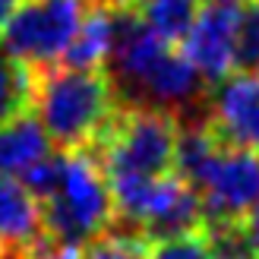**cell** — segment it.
I'll use <instances>...</instances> for the list:
<instances>
[{
	"instance_id": "cell-22",
	"label": "cell",
	"mask_w": 259,
	"mask_h": 259,
	"mask_svg": "<svg viewBox=\"0 0 259 259\" xmlns=\"http://www.w3.org/2000/svg\"><path fill=\"white\" fill-rule=\"evenodd\" d=\"M237 4H259V0H237Z\"/></svg>"
},
{
	"instance_id": "cell-19",
	"label": "cell",
	"mask_w": 259,
	"mask_h": 259,
	"mask_svg": "<svg viewBox=\"0 0 259 259\" xmlns=\"http://www.w3.org/2000/svg\"><path fill=\"white\" fill-rule=\"evenodd\" d=\"M243 228H247V234H250L253 247H256V253H259V199L253 202V209L243 215Z\"/></svg>"
},
{
	"instance_id": "cell-5",
	"label": "cell",
	"mask_w": 259,
	"mask_h": 259,
	"mask_svg": "<svg viewBox=\"0 0 259 259\" xmlns=\"http://www.w3.org/2000/svg\"><path fill=\"white\" fill-rule=\"evenodd\" d=\"M243 16V4L237 0H205L193 19L187 38L180 41L184 54L193 70L202 76V82L218 85L234 73V41L237 25Z\"/></svg>"
},
{
	"instance_id": "cell-12",
	"label": "cell",
	"mask_w": 259,
	"mask_h": 259,
	"mask_svg": "<svg viewBox=\"0 0 259 259\" xmlns=\"http://www.w3.org/2000/svg\"><path fill=\"white\" fill-rule=\"evenodd\" d=\"M136 13L152 35H158L164 45L174 48L187 38L199 13V0H146Z\"/></svg>"
},
{
	"instance_id": "cell-8",
	"label": "cell",
	"mask_w": 259,
	"mask_h": 259,
	"mask_svg": "<svg viewBox=\"0 0 259 259\" xmlns=\"http://www.w3.org/2000/svg\"><path fill=\"white\" fill-rule=\"evenodd\" d=\"M45 240L41 202L22 187V180L0 177V250L7 256H29Z\"/></svg>"
},
{
	"instance_id": "cell-18",
	"label": "cell",
	"mask_w": 259,
	"mask_h": 259,
	"mask_svg": "<svg viewBox=\"0 0 259 259\" xmlns=\"http://www.w3.org/2000/svg\"><path fill=\"white\" fill-rule=\"evenodd\" d=\"M10 259H82V250H67V247H54V243H41L35 253L29 256H10Z\"/></svg>"
},
{
	"instance_id": "cell-20",
	"label": "cell",
	"mask_w": 259,
	"mask_h": 259,
	"mask_svg": "<svg viewBox=\"0 0 259 259\" xmlns=\"http://www.w3.org/2000/svg\"><path fill=\"white\" fill-rule=\"evenodd\" d=\"M95 4L108 7V10H139L146 0H95Z\"/></svg>"
},
{
	"instance_id": "cell-2",
	"label": "cell",
	"mask_w": 259,
	"mask_h": 259,
	"mask_svg": "<svg viewBox=\"0 0 259 259\" xmlns=\"http://www.w3.org/2000/svg\"><path fill=\"white\" fill-rule=\"evenodd\" d=\"M41 222L48 243L67 250H82L111 231V187L92 149L63 152L57 184L41 199Z\"/></svg>"
},
{
	"instance_id": "cell-21",
	"label": "cell",
	"mask_w": 259,
	"mask_h": 259,
	"mask_svg": "<svg viewBox=\"0 0 259 259\" xmlns=\"http://www.w3.org/2000/svg\"><path fill=\"white\" fill-rule=\"evenodd\" d=\"M16 4L19 0H0V29L7 25V19L13 16V10H16Z\"/></svg>"
},
{
	"instance_id": "cell-14",
	"label": "cell",
	"mask_w": 259,
	"mask_h": 259,
	"mask_svg": "<svg viewBox=\"0 0 259 259\" xmlns=\"http://www.w3.org/2000/svg\"><path fill=\"white\" fill-rule=\"evenodd\" d=\"M202 234L209 240L212 259H259L247 228H243V218H234V222H205Z\"/></svg>"
},
{
	"instance_id": "cell-17",
	"label": "cell",
	"mask_w": 259,
	"mask_h": 259,
	"mask_svg": "<svg viewBox=\"0 0 259 259\" xmlns=\"http://www.w3.org/2000/svg\"><path fill=\"white\" fill-rule=\"evenodd\" d=\"M146 259H212V253H209V240L199 228V231H190V234L149 243Z\"/></svg>"
},
{
	"instance_id": "cell-16",
	"label": "cell",
	"mask_w": 259,
	"mask_h": 259,
	"mask_svg": "<svg viewBox=\"0 0 259 259\" xmlns=\"http://www.w3.org/2000/svg\"><path fill=\"white\" fill-rule=\"evenodd\" d=\"M149 243L139 234L126 231H108L82 247V259H146Z\"/></svg>"
},
{
	"instance_id": "cell-1",
	"label": "cell",
	"mask_w": 259,
	"mask_h": 259,
	"mask_svg": "<svg viewBox=\"0 0 259 259\" xmlns=\"http://www.w3.org/2000/svg\"><path fill=\"white\" fill-rule=\"evenodd\" d=\"M32 108L48 139L60 152H76L95 146L101 130L120 108V95L105 67L70 70L57 63L35 73Z\"/></svg>"
},
{
	"instance_id": "cell-3",
	"label": "cell",
	"mask_w": 259,
	"mask_h": 259,
	"mask_svg": "<svg viewBox=\"0 0 259 259\" xmlns=\"http://www.w3.org/2000/svg\"><path fill=\"white\" fill-rule=\"evenodd\" d=\"M177 114L161 108L120 105L95 139V158L105 177H164L174 171Z\"/></svg>"
},
{
	"instance_id": "cell-10",
	"label": "cell",
	"mask_w": 259,
	"mask_h": 259,
	"mask_svg": "<svg viewBox=\"0 0 259 259\" xmlns=\"http://www.w3.org/2000/svg\"><path fill=\"white\" fill-rule=\"evenodd\" d=\"M114 48V10L92 4L76 29L70 48L63 51L60 67L70 70H101Z\"/></svg>"
},
{
	"instance_id": "cell-23",
	"label": "cell",
	"mask_w": 259,
	"mask_h": 259,
	"mask_svg": "<svg viewBox=\"0 0 259 259\" xmlns=\"http://www.w3.org/2000/svg\"><path fill=\"white\" fill-rule=\"evenodd\" d=\"M0 259H10V256H7V253H4V250H0Z\"/></svg>"
},
{
	"instance_id": "cell-11",
	"label": "cell",
	"mask_w": 259,
	"mask_h": 259,
	"mask_svg": "<svg viewBox=\"0 0 259 259\" xmlns=\"http://www.w3.org/2000/svg\"><path fill=\"white\" fill-rule=\"evenodd\" d=\"M218 152H222V142L212 136L205 120L193 123V126H180L177 130V149H174V174L187 187L199 190L202 180L212 171Z\"/></svg>"
},
{
	"instance_id": "cell-9",
	"label": "cell",
	"mask_w": 259,
	"mask_h": 259,
	"mask_svg": "<svg viewBox=\"0 0 259 259\" xmlns=\"http://www.w3.org/2000/svg\"><path fill=\"white\" fill-rule=\"evenodd\" d=\"M54 152L45 126L32 111H22L7 123H0V177H19L35 161Z\"/></svg>"
},
{
	"instance_id": "cell-15",
	"label": "cell",
	"mask_w": 259,
	"mask_h": 259,
	"mask_svg": "<svg viewBox=\"0 0 259 259\" xmlns=\"http://www.w3.org/2000/svg\"><path fill=\"white\" fill-rule=\"evenodd\" d=\"M234 70L259 73V4H243L237 41H234Z\"/></svg>"
},
{
	"instance_id": "cell-4",
	"label": "cell",
	"mask_w": 259,
	"mask_h": 259,
	"mask_svg": "<svg viewBox=\"0 0 259 259\" xmlns=\"http://www.w3.org/2000/svg\"><path fill=\"white\" fill-rule=\"evenodd\" d=\"M89 7L92 0H19L0 29V51L32 73L57 67Z\"/></svg>"
},
{
	"instance_id": "cell-6",
	"label": "cell",
	"mask_w": 259,
	"mask_h": 259,
	"mask_svg": "<svg viewBox=\"0 0 259 259\" xmlns=\"http://www.w3.org/2000/svg\"><path fill=\"white\" fill-rule=\"evenodd\" d=\"M196 193L202 202V225L243 218L259 199V152L222 146L209 177Z\"/></svg>"
},
{
	"instance_id": "cell-13",
	"label": "cell",
	"mask_w": 259,
	"mask_h": 259,
	"mask_svg": "<svg viewBox=\"0 0 259 259\" xmlns=\"http://www.w3.org/2000/svg\"><path fill=\"white\" fill-rule=\"evenodd\" d=\"M32 95H35V73L0 51V123H7L22 111H32Z\"/></svg>"
},
{
	"instance_id": "cell-7",
	"label": "cell",
	"mask_w": 259,
	"mask_h": 259,
	"mask_svg": "<svg viewBox=\"0 0 259 259\" xmlns=\"http://www.w3.org/2000/svg\"><path fill=\"white\" fill-rule=\"evenodd\" d=\"M205 126L228 149L259 152V73H234L218 82Z\"/></svg>"
}]
</instances>
